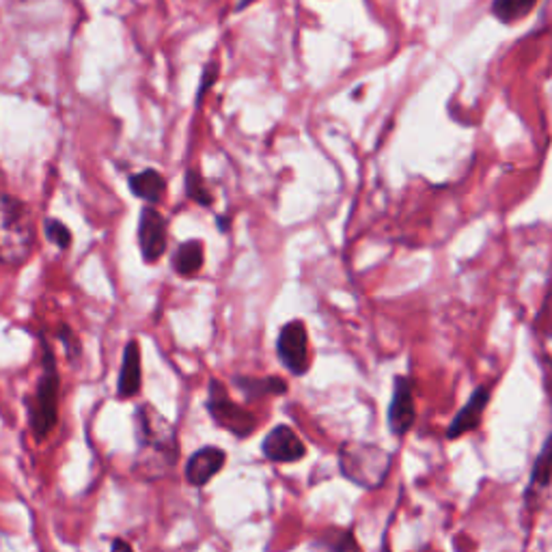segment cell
Returning <instances> with one entry per match:
<instances>
[{"label": "cell", "instance_id": "6da1fadb", "mask_svg": "<svg viewBox=\"0 0 552 552\" xmlns=\"http://www.w3.org/2000/svg\"><path fill=\"white\" fill-rule=\"evenodd\" d=\"M134 430L138 441V462L147 468L149 477L154 475V468H160V475L165 472V468L169 471L177 460V434L173 425L154 406L143 404L136 408Z\"/></svg>", "mask_w": 552, "mask_h": 552}, {"label": "cell", "instance_id": "7a4b0ae2", "mask_svg": "<svg viewBox=\"0 0 552 552\" xmlns=\"http://www.w3.org/2000/svg\"><path fill=\"white\" fill-rule=\"evenodd\" d=\"M35 220L27 203L14 195H0V266L22 268L35 249Z\"/></svg>", "mask_w": 552, "mask_h": 552}, {"label": "cell", "instance_id": "3957f363", "mask_svg": "<svg viewBox=\"0 0 552 552\" xmlns=\"http://www.w3.org/2000/svg\"><path fill=\"white\" fill-rule=\"evenodd\" d=\"M58 388H61V377H58L57 356H54L50 341L41 337V377L33 398L27 401L28 425H31L35 441H46L50 431L57 428Z\"/></svg>", "mask_w": 552, "mask_h": 552}, {"label": "cell", "instance_id": "277c9868", "mask_svg": "<svg viewBox=\"0 0 552 552\" xmlns=\"http://www.w3.org/2000/svg\"><path fill=\"white\" fill-rule=\"evenodd\" d=\"M339 471L358 488L377 490L391 472V453L371 442L347 441L339 449Z\"/></svg>", "mask_w": 552, "mask_h": 552}, {"label": "cell", "instance_id": "5b68a950", "mask_svg": "<svg viewBox=\"0 0 552 552\" xmlns=\"http://www.w3.org/2000/svg\"><path fill=\"white\" fill-rule=\"evenodd\" d=\"M207 412L212 414L214 423L218 428H223L233 434L236 438H249L255 434L257 425V417L250 410H246L236 401L229 399V393H227L225 384L220 380H209V388H207Z\"/></svg>", "mask_w": 552, "mask_h": 552}, {"label": "cell", "instance_id": "8992f818", "mask_svg": "<svg viewBox=\"0 0 552 552\" xmlns=\"http://www.w3.org/2000/svg\"><path fill=\"white\" fill-rule=\"evenodd\" d=\"M276 354L292 376H304L309 371V333L304 322L292 320L281 328L276 337Z\"/></svg>", "mask_w": 552, "mask_h": 552}, {"label": "cell", "instance_id": "52a82bcc", "mask_svg": "<svg viewBox=\"0 0 552 552\" xmlns=\"http://www.w3.org/2000/svg\"><path fill=\"white\" fill-rule=\"evenodd\" d=\"M169 236H166V218L155 206L143 207L138 218V246L147 263H155L165 255Z\"/></svg>", "mask_w": 552, "mask_h": 552}, {"label": "cell", "instance_id": "ba28073f", "mask_svg": "<svg viewBox=\"0 0 552 552\" xmlns=\"http://www.w3.org/2000/svg\"><path fill=\"white\" fill-rule=\"evenodd\" d=\"M263 458L274 464H293L307 455V445L290 425H276L261 442Z\"/></svg>", "mask_w": 552, "mask_h": 552}, {"label": "cell", "instance_id": "9c48e42d", "mask_svg": "<svg viewBox=\"0 0 552 552\" xmlns=\"http://www.w3.org/2000/svg\"><path fill=\"white\" fill-rule=\"evenodd\" d=\"M417 419V408H414L412 384L408 377L398 376L393 382V398L388 404V430L393 436H406Z\"/></svg>", "mask_w": 552, "mask_h": 552}, {"label": "cell", "instance_id": "30bf717a", "mask_svg": "<svg viewBox=\"0 0 552 552\" xmlns=\"http://www.w3.org/2000/svg\"><path fill=\"white\" fill-rule=\"evenodd\" d=\"M227 462V453L220 447L207 445L195 451L186 462V482H188L192 488H206V485L212 482V479L223 471Z\"/></svg>", "mask_w": 552, "mask_h": 552}, {"label": "cell", "instance_id": "8fae6325", "mask_svg": "<svg viewBox=\"0 0 552 552\" xmlns=\"http://www.w3.org/2000/svg\"><path fill=\"white\" fill-rule=\"evenodd\" d=\"M488 401H490V388L477 387L475 391H472L471 398H468L466 404L460 408V412L455 414L451 425H449V430H447L449 441H455V438L466 436L468 431L477 430L479 425H482V419H483L485 408H488Z\"/></svg>", "mask_w": 552, "mask_h": 552}, {"label": "cell", "instance_id": "7c38bea8", "mask_svg": "<svg viewBox=\"0 0 552 552\" xmlns=\"http://www.w3.org/2000/svg\"><path fill=\"white\" fill-rule=\"evenodd\" d=\"M143 371H141V347L138 341L132 339L123 347L122 369H119V382H117V395L122 399H130L141 391Z\"/></svg>", "mask_w": 552, "mask_h": 552}, {"label": "cell", "instance_id": "4fadbf2b", "mask_svg": "<svg viewBox=\"0 0 552 552\" xmlns=\"http://www.w3.org/2000/svg\"><path fill=\"white\" fill-rule=\"evenodd\" d=\"M206 263V244L201 239H188L173 250L171 266L179 276H195Z\"/></svg>", "mask_w": 552, "mask_h": 552}, {"label": "cell", "instance_id": "5bb4252c", "mask_svg": "<svg viewBox=\"0 0 552 552\" xmlns=\"http://www.w3.org/2000/svg\"><path fill=\"white\" fill-rule=\"evenodd\" d=\"M130 192L138 199L147 201L149 206H158L166 192V182L155 169H145L141 173H134L128 179Z\"/></svg>", "mask_w": 552, "mask_h": 552}, {"label": "cell", "instance_id": "9a60e30c", "mask_svg": "<svg viewBox=\"0 0 552 552\" xmlns=\"http://www.w3.org/2000/svg\"><path fill=\"white\" fill-rule=\"evenodd\" d=\"M233 384L239 388V393L246 399H261L270 398V395H285L287 393V382L283 377H249V376H236Z\"/></svg>", "mask_w": 552, "mask_h": 552}, {"label": "cell", "instance_id": "2e32d148", "mask_svg": "<svg viewBox=\"0 0 552 552\" xmlns=\"http://www.w3.org/2000/svg\"><path fill=\"white\" fill-rule=\"evenodd\" d=\"M184 186H186V196L190 201L199 203L201 207H212L214 206V195L209 192L206 179L199 173V169H186L184 175Z\"/></svg>", "mask_w": 552, "mask_h": 552}, {"label": "cell", "instance_id": "e0dca14e", "mask_svg": "<svg viewBox=\"0 0 552 552\" xmlns=\"http://www.w3.org/2000/svg\"><path fill=\"white\" fill-rule=\"evenodd\" d=\"M536 3L537 0H494L492 3V14L499 17L501 22L512 24L529 16L531 9L536 7Z\"/></svg>", "mask_w": 552, "mask_h": 552}, {"label": "cell", "instance_id": "ac0fdd59", "mask_svg": "<svg viewBox=\"0 0 552 552\" xmlns=\"http://www.w3.org/2000/svg\"><path fill=\"white\" fill-rule=\"evenodd\" d=\"M552 482V436L544 442L542 451L533 462L531 468V488H548Z\"/></svg>", "mask_w": 552, "mask_h": 552}, {"label": "cell", "instance_id": "d6986e66", "mask_svg": "<svg viewBox=\"0 0 552 552\" xmlns=\"http://www.w3.org/2000/svg\"><path fill=\"white\" fill-rule=\"evenodd\" d=\"M44 233H46L48 242H52L54 246H57V249L65 250V249H69V246H71V231H69L68 225L61 223V220L46 218Z\"/></svg>", "mask_w": 552, "mask_h": 552}, {"label": "cell", "instance_id": "ffe728a7", "mask_svg": "<svg viewBox=\"0 0 552 552\" xmlns=\"http://www.w3.org/2000/svg\"><path fill=\"white\" fill-rule=\"evenodd\" d=\"M324 544L330 552H361L352 531H328L324 536Z\"/></svg>", "mask_w": 552, "mask_h": 552}, {"label": "cell", "instance_id": "44dd1931", "mask_svg": "<svg viewBox=\"0 0 552 552\" xmlns=\"http://www.w3.org/2000/svg\"><path fill=\"white\" fill-rule=\"evenodd\" d=\"M216 80H218V61L209 58L201 69V85H199V91H196V108L201 106L203 98H206L209 89L216 85Z\"/></svg>", "mask_w": 552, "mask_h": 552}, {"label": "cell", "instance_id": "7402d4cb", "mask_svg": "<svg viewBox=\"0 0 552 552\" xmlns=\"http://www.w3.org/2000/svg\"><path fill=\"white\" fill-rule=\"evenodd\" d=\"M58 339L63 341L65 352H68V358H74L76 352H80V344H78L76 334L71 333L69 326H61V330H58Z\"/></svg>", "mask_w": 552, "mask_h": 552}, {"label": "cell", "instance_id": "603a6c76", "mask_svg": "<svg viewBox=\"0 0 552 552\" xmlns=\"http://www.w3.org/2000/svg\"><path fill=\"white\" fill-rule=\"evenodd\" d=\"M111 552H134V550H132V546L128 542H125V539L117 537V539H112Z\"/></svg>", "mask_w": 552, "mask_h": 552}, {"label": "cell", "instance_id": "cb8c5ba5", "mask_svg": "<svg viewBox=\"0 0 552 552\" xmlns=\"http://www.w3.org/2000/svg\"><path fill=\"white\" fill-rule=\"evenodd\" d=\"M216 225H218V229L223 231V233L229 231V227H231L229 218H225V216H216Z\"/></svg>", "mask_w": 552, "mask_h": 552}, {"label": "cell", "instance_id": "d4e9b609", "mask_svg": "<svg viewBox=\"0 0 552 552\" xmlns=\"http://www.w3.org/2000/svg\"><path fill=\"white\" fill-rule=\"evenodd\" d=\"M249 3H255V0H239V3H238V7H236V11H244L246 7H249Z\"/></svg>", "mask_w": 552, "mask_h": 552}]
</instances>
